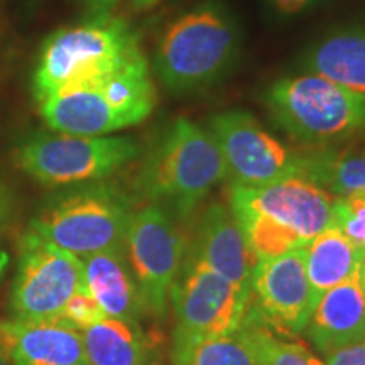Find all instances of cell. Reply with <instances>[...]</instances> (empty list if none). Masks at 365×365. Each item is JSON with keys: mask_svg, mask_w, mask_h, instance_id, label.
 Wrapping results in <instances>:
<instances>
[{"mask_svg": "<svg viewBox=\"0 0 365 365\" xmlns=\"http://www.w3.org/2000/svg\"><path fill=\"white\" fill-rule=\"evenodd\" d=\"M240 44V27L230 9L220 0H205L164 29L154 71L173 93L205 90L234 68Z\"/></svg>", "mask_w": 365, "mask_h": 365, "instance_id": "cell-2", "label": "cell"}, {"mask_svg": "<svg viewBox=\"0 0 365 365\" xmlns=\"http://www.w3.org/2000/svg\"><path fill=\"white\" fill-rule=\"evenodd\" d=\"M225 178V159L210 130L181 117L149 149L135 190L186 222Z\"/></svg>", "mask_w": 365, "mask_h": 365, "instance_id": "cell-1", "label": "cell"}, {"mask_svg": "<svg viewBox=\"0 0 365 365\" xmlns=\"http://www.w3.org/2000/svg\"><path fill=\"white\" fill-rule=\"evenodd\" d=\"M304 249L264 259L254 269L247 314L277 335H299L313 312Z\"/></svg>", "mask_w": 365, "mask_h": 365, "instance_id": "cell-12", "label": "cell"}, {"mask_svg": "<svg viewBox=\"0 0 365 365\" xmlns=\"http://www.w3.org/2000/svg\"><path fill=\"white\" fill-rule=\"evenodd\" d=\"M0 350L11 365H86L81 331L61 319H0Z\"/></svg>", "mask_w": 365, "mask_h": 365, "instance_id": "cell-15", "label": "cell"}, {"mask_svg": "<svg viewBox=\"0 0 365 365\" xmlns=\"http://www.w3.org/2000/svg\"><path fill=\"white\" fill-rule=\"evenodd\" d=\"M81 336L86 365H159V339L140 322L107 317Z\"/></svg>", "mask_w": 365, "mask_h": 365, "instance_id": "cell-18", "label": "cell"}, {"mask_svg": "<svg viewBox=\"0 0 365 365\" xmlns=\"http://www.w3.org/2000/svg\"><path fill=\"white\" fill-rule=\"evenodd\" d=\"M81 261L85 289L108 318L140 322L148 314L124 249L98 252Z\"/></svg>", "mask_w": 365, "mask_h": 365, "instance_id": "cell-17", "label": "cell"}, {"mask_svg": "<svg viewBox=\"0 0 365 365\" xmlns=\"http://www.w3.org/2000/svg\"><path fill=\"white\" fill-rule=\"evenodd\" d=\"M175 308L173 350L195 341L230 335L244 325L250 289L232 284L208 267L182 262L171 289Z\"/></svg>", "mask_w": 365, "mask_h": 365, "instance_id": "cell-10", "label": "cell"}, {"mask_svg": "<svg viewBox=\"0 0 365 365\" xmlns=\"http://www.w3.org/2000/svg\"><path fill=\"white\" fill-rule=\"evenodd\" d=\"M161 205L137 210L125 235V257L134 272L148 314L163 318L180 277L188 230Z\"/></svg>", "mask_w": 365, "mask_h": 365, "instance_id": "cell-9", "label": "cell"}, {"mask_svg": "<svg viewBox=\"0 0 365 365\" xmlns=\"http://www.w3.org/2000/svg\"><path fill=\"white\" fill-rule=\"evenodd\" d=\"M301 178L314 182L328 193L341 196H365V149L318 150L301 158Z\"/></svg>", "mask_w": 365, "mask_h": 365, "instance_id": "cell-21", "label": "cell"}, {"mask_svg": "<svg viewBox=\"0 0 365 365\" xmlns=\"http://www.w3.org/2000/svg\"><path fill=\"white\" fill-rule=\"evenodd\" d=\"M304 252L313 303H317L327 291L360 271L364 250L346 239L339 228L330 227L314 237Z\"/></svg>", "mask_w": 365, "mask_h": 365, "instance_id": "cell-20", "label": "cell"}, {"mask_svg": "<svg viewBox=\"0 0 365 365\" xmlns=\"http://www.w3.org/2000/svg\"><path fill=\"white\" fill-rule=\"evenodd\" d=\"M159 0H132V4H134L137 9H149V7L156 6Z\"/></svg>", "mask_w": 365, "mask_h": 365, "instance_id": "cell-31", "label": "cell"}, {"mask_svg": "<svg viewBox=\"0 0 365 365\" xmlns=\"http://www.w3.org/2000/svg\"><path fill=\"white\" fill-rule=\"evenodd\" d=\"M301 68L365 97V26L336 29L313 44Z\"/></svg>", "mask_w": 365, "mask_h": 365, "instance_id": "cell-19", "label": "cell"}, {"mask_svg": "<svg viewBox=\"0 0 365 365\" xmlns=\"http://www.w3.org/2000/svg\"><path fill=\"white\" fill-rule=\"evenodd\" d=\"M88 17H107L122 0H78Z\"/></svg>", "mask_w": 365, "mask_h": 365, "instance_id": "cell-28", "label": "cell"}, {"mask_svg": "<svg viewBox=\"0 0 365 365\" xmlns=\"http://www.w3.org/2000/svg\"><path fill=\"white\" fill-rule=\"evenodd\" d=\"M333 227L339 228L359 249L365 250V196H335Z\"/></svg>", "mask_w": 365, "mask_h": 365, "instance_id": "cell-24", "label": "cell"}, {"mask_svg": "<svg viewBox=\"0 0 365 365\" xmlns=\"http://www.w3.org/2000/svg\"><path fill=\"white\" fill-rule=\"evenodd\" d=\"M140 154L125 135H71L36 132L16 148L14 161L22 173L51 188L85 185L113 175Z\"/></svg>", "mask_w": 365, "mask_h": 365, "instance_id": "cell-7", "label": "cell"}, {"mask_svg": "<svg viewBox=\"0 0 365 365\" xmlns=\"http://www.w3.org/2000/svg\"><path fill=\"white\" fill-rule=\"evenodd\" d=\"M171 365H257V360L247 330L240 327L230 335L171 350Z\"/></svg>", "mask_w": 365, "mask_h": 365, "instance_id": "cell-22", "label": "cell"}, {"mask_svg": "<svg viewBox=\"0 0 365 365\" xmlns=\"http://www.w3.org/2000/svg\"><path fill=\"white\" fill-rule=\"evenodd\" d=\"M269 7L281 17H294L314 7L318 0H266Z\"/></svg>", "mask_w": 365, "mask_h": 365, "instance_id": "cell-27", "label": "cell"}, {"mask_svg": "<svg viewBox=\"0 0 365 365\" xmlns=\"http://www.w3.org/2000/svg\"><path fill=\"white\" fill-rule=\"evenodd\" d=\"M39 105L49 130L71 135H108L144 122L156 107L148 59L102 78L66 86Z\"/></svg>", "mask_w": 365, "mask_h": 365, "instance_id": "cell-3", "label": "cell"}, {"mask_svg": "<svg viewBox=\"0 0 365 365\" xmlns=\"http://www.w3.org/2000/svg\"><path fill=\"white\" fill-rule=\"evenodd\" d=\"M85 289L83 261L34 232L22 234L17 245L9 309L12 318L53 319L76 293Z\"/></svg>", "mask_w": 365, "mask_h": 365, "instance_id": "cell-8", "label": "cell"}, {"mask_svg": "<svg viewBox=\"0 0 365 365\" xmlns=\"http://www.w3.org/2000/svg\"><path fill=\"white\" fill-rule=\"evenodd\" d=\"M132 215L129 196L115 186L93 181L48 196L31 218L29 230L85 259L124 249Z\"/></svg>", "mask_w": 365, "mask_h": 365, "instance_id": "cell-5", "label": "cell"}, {"mask_svg": "<svg viewBox=\"0 0 365 365\" xmlns=\"http://www.w3.org/2000/svg\"><path fill=\"white\" fill-rule=\"evenodd\" d=\"M145 59L139 36L118 17H88L63 27L41 46L33 73L38 103L66 86L102 78Z\"/></svg>", "mask_w": 365, "mask_h": 365, "instance_id": "cell-4", "label": "cell"}, {"mask_svg": "<svg viewBox=\"0 0 365 365\" xmlns=\"http://www.w3.org/2000/svg\"><path fill=\"white\" fill-rule=\"evenodd\" d=\"M103 318H107V314L86 289H81L80 293L73 296L58 317L65 325L78 331H85L86 328L97 325Z\"/></svg>", "mask_w": 365, "mask_h": 365, "instance_id": "cell-25", "label": "cell"}, {"mask_svg": "<svg viewBox=\"0 0 365 365\" xmlns=\"http://www.w3.org/2000/svg\"><path fill=\"white\" fill-rule=\"evenodd\" d=\"M228 203L232 212H252L269 218L304 245L333 227L335 196L304 178H287L261 188L230 185Z\"/></svg>", "mask_w": 365, "mask_h": 365, "instance_id": "cell-13", "label": "cell"}, {"mask_svg": "<svg viewBox=\"0 0 365 365\" xmlns=\"http://www.w3.org/2000/svg\"><path fill=\"white\" fill-rule=\"evenodd\" d=\"M14 210V196L9 190V186L4 181H0V228L9 222Z\"/></svg>", "mask_w": 365, "mask_h": 365, "instance_id": "cell-29", "label": "cell"}, {"mask_svg": "<svg viewBox=\"0 0 365 365\" xmlns=\"http://www.w3.org/2000/svg\"><path fill=\"white\" fill-rule=\"evenodd\" d=\"M304 331L327 357L365 341V287L360 271L331 287L314 303Z\"/></svg>", "mask_w": 365, "mask_h": 365, "instance_id": "cell-16", "label": "cell"}, {"mask_svg": "<svg viewBox=\"0 0 365 365\" xmlns=\"http://www.w3.org/2000/svg\"><path fill=\"white\" fill-rule=\"evenodd\" d=\"M0 365H11V364H9V360H7L6 355L2 354V350H0Z\"/></svg>", "mask_w": 365, "mask_h": 365, "instance_id": "cell-32", "label": "cell"}, {"mask_svg": "<svg viewBox=\"0 0 365 365\" xmlns=\"http://www.w3.org/2000/svg\"><path fill=\"white\" fill-rule=\"evenodd\" d=\"M208 127L225 159L230 185L261 188L287 178H301L303 156L291 154L249 112L217 113Z\"/></svg>", "mask_w": 365, "mask_h": 365, "instance_id": "cell-11", "label": "cell"}, {"mask_svg": "<svg viewBox=\"0 0 365 365\" xmlns=\"http://www.w3.org/2000/svg\"><path fill=\"white\" fill-rule=\"evenodd\" d=\"M9 264H11V257H9L7 250L0 245V281H2L4 276H6Z\"/></svg>", "mask_w": 365, "mask_h": 365, "instance_id": "cell-30", "label": "cell"}, {"mask_svg": "<svg viewBox=\"0 0 365 365\" xmlns=\"http://www.w3.org/2000/svg\"><path fill=\"white\" fill-rule=\"evenodd\" d=\"M252 341L257 365H325L301 341L284 340L247 314L244 325Z\"/></svg>", "mask_w": 365, "mask_h": 365, "instance_id": "cell-23", "label": "cell"}, {"mask_svg": "<svg viewBox=\"0 0 365 365\" xmlns=\"http://www.w3.org/2000/svg\"><path fill=\"white\" fill-rule=\"evenodd\" d=\"M182 262L202 264L232 284L250 289L259 259L250 250L232 210L210 203L195 212Z\"/></svg>", "mask_w": 365, "mask_h": 365, "instance_id": "cell-14", "label": "cell"}, {"mask_svg": "<svg viewBox=\"0 0 365 365\" xmlns=\"http://www.w3.org/2000/svg\"><path fill=\"white\" fill-rule=\"evenodd\" d=\"M327 365H365V341L345 346L328 355Z\"/></svg>", "mask_w": 365, "mask_h": 365, "instance_id": "cell-26", "label": "cell"}, {"mask_svg": "<svg viewBox=\"0 0 365 365\" xmlns=\"http://www.w3.org/2000/svg\"><path fill=\"white\" fill-rule=\"evenodd\" d=\"M272 122L307 145H331L365 132V97L312 73L277 80L264 93Z\"/></svg>", "mask_w": 365, "mask_h": 365, "instance_id": "cell-6", "label": "cell"}]
</instances>
